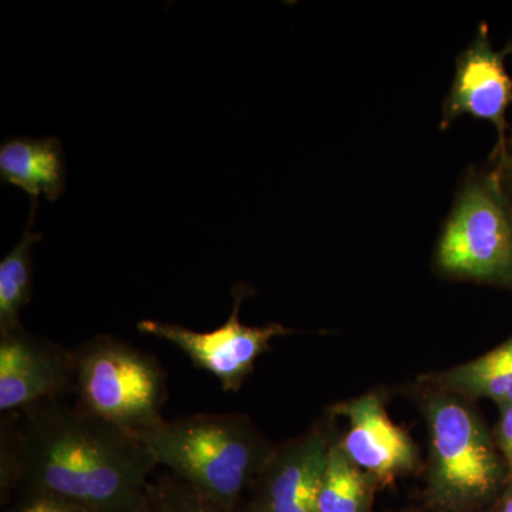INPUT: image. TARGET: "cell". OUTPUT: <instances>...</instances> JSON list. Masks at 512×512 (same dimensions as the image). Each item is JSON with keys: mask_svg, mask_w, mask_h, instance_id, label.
<instances>
[{"mask_svg": "<svg viewBox=\"0 0 512 512\" xmlns=\"http://www.w3.org/2000/svg\"><path fill=\"white\" fill-rule=\"evenodd\" d=\"M508 45L501 52L491 45L488 26L483 23L470 45L460 53L450 92L443 104L441 128L446 130L461 116L490 121L498 134L493 153L507 141V110L512 103V79L505 69Z\"/></svg>", "mask_w": 512, "mask_h": 512, "instance_id": "obj_8", "label": "cell"}, {"mask_svg": "<svg viewBox=\"0 0 512 512\" xmlns=\"http://www.w3.org/2000/svg\"><path fill=\"white\" fill-rule=\"evenodd\" d=\"M448 392L512 403V336L487 355L448 370L439 379Z\"/></svg>", "mask_w": 512, "mask_h": 512, "instance_id": "obj_12", "label": "cell"}, {"mask_svg": "<svg viewBox=\"0 0 512 512\" xmlns=\"http://www.w3.org/2000/svg\"><path fill=\"white\" fill-rule=\"evenodd\" d=\"M64 154L55 137L12 138L0 147V177L5 183L28 192L32 200L40 195L56 201L64 192Z\"/></svg>", "mask_w": 512, "mask_h": 512, "instance_id": "obj_11", "label": "cell"}, {"mask_svg": "<svg viewBox=\"0 0 512 512\" xmlns=\"http://www.w3.org/2000/svg\"><path fill=\"white\" fill-rule=\"evenodd\" d=\"M10 414L0 453L3 501L50 494L92 512L143 511L157 464L134 434L63 399Z\"/></svg>", "mask_w": 512, "mask_h": 512, "instance_id": "obj_1", "label": "cell"}, {"mask_svg": "<svg viewBox=\"0 0 512 512\" xmlns=\"http://www.w3.org/2000/svg\"><path fill=\"white\" fill-rule=\"evenodd\" d=\"M335 412L349 421L340 446L377 483H390L412 470L416 464V447L406 431L390 419L377 394L338 404Z\"/></svg>", "mask_w": 512, "mask_h": 512, "instance_id": "obj_10", "label": "cell"}, {"mask_svg": "<svg viewBox=\"0 0 512 512\" xmlns=\"http://www.w3.org/2000/svg\"><path fill=\"white\" fill-rule=\"evenodd\" d=\"M328 430H309L275 448L245 498L247 512H318L320 481L330 450Z\"/></svg>", "mask_w": 512, "mask_h": 512, "instance_id": "obj_9", "label": "cell"}, {"mask_svg": "<svg viewBox=\"0 0 512 512\" xmlns=\"http://www.w3.org/2000/svg\"><path fill=\"white\" fill-rule=\"evenodd\" d=\"M503 512H512V497L508 498L507 503L504 505V511Z\"/></svg>", "mask_w": 512, "mask_h": 512, "instance_id": "obj_19", "label": "cell"}, {"mask_svg": "<svg viewBox=\"0 0 512 512\" xmlns=\"http://www.w3.org/2000/svg\"><path fill=\"white\" fill-rule=\"evenodd\" d=\"M244 298V291L237 289L227 322L211 332H195L153 319L141 320L137 329L180 349L197 369L218 379L225 392H238L254 370L256 360L271 348L272 340L292 333L281 323L244 325L239 320V308Z\"/></svg>", "mask_w": 512, "mask_h": 512, "instance_id": "obj_6", "label": "cell"}, {"mask_svg": "<svg viewBox=\"0 0 512 512\" xmlns=\"http://www.w3.org/2000/svg\"><path fill=\"white\" fill-rule=\"evenodd\" d=\"M436 264L454 278L512 285V217L491 167L464 178L441 229Z\"/></svg>", "mask_w": 512, "mask_h": 512, "instance_id": "obj_4", "label": "cell"}, {"mask_svg": "<svg viewBox=\"0 0 512 512\" xmlns=\"http://www.w3.org/2000/svg\"><path fill=\"white\" fill-rule=\"evenodd\" d=\"M77 406L111 426L137 434L164 420L167 375L156 356L110 335L73 350Z\"/></svg>", "mask_w": 512, "mask_h": 512, "instance_id": "obj_3", "label": "cell"}, {"mask_svg": "<svg viewBox=\"0 0 512 512\" xmlns=\"http://www.w3.org/2000/svg\"><path fill=\"white\" fill-rule=\"evenodd\" d=\"M500 426H498V443L503 453L505 463L512 476V403L501 407Z\"/></svg>", "mask_w": 512, "mask_h": 512, "instance_id": "obj_18", "label": "cell"}, {"mask_svg": "<svg viewBox=\"0 0 512 512\" xmlns=\"http://www.w3.org/2000/svg\"><path fill=\"white\" fill-rule=\"evenodd\" d=\"M377 481L360 470L339 441L330 444L318 495V512H369Z\"/></svg>", "mask_w": 512, "mask_h": 512, "instance_id": "obj_13", "label": "cell"}, {"mask_svg": "<svg viewBox=\"0 0 512 512\" xmlns=\"http://www.w3.org/2000/svg\"><path fill=\"white\" fill-rule=\"evenodd\" d=\"M74 352L23 326L0 333V412L10 414L74 390Z\"/></svg>", "mask_w": 512, "mask_h": 512, "instance_id": "obj_7", "label": "cell"}, {"mask_svg": "<svg viewBox=\"0 0 512 512\" xmlns=\"http://www.w3.org/2000/svg\"><path fill=\"white\" fill-rule=\"evenodd\" d=\"M424 407L431 441V498L441 510L466 511L498 487L500 458L476 414L456 397L434 396Z\"/></svg>", "mask_w": 512, "mask_h": 512, "instance_id": "obj_5", "label": "cell"}, {"mask_svg": "<svg viewBox=\"0 0 512 512\" xmlns=\"http://www.w3.org/2000/svg\"><path fill=\"white\" fill-rule=\"evenodd\" d=\"M36 210L37 201L32 200L28 225L19 244L0 262V333L22 326L20 311L32 296V248L42 241V235L32 232Z\"/></svg>", "mask_w": 512, "mask_h": 512, "instance_id": "obj_14", "label": "cell"}, {"mask_svg": "<svg viewBox=\"0 0 512 512\" xmlns=\"http://www.w3.org/2000/svg\"><path fill=\"white\" fill-rule=\"evenodd\" d=\"M157 466L207 495L242 507L275 448L245 414H194L134 434Z\"/></svg>", "mask_w": 512, "mask_h": 512, "instance_id": "obj_2", "label": "cell"}, {"mask_svg": "<svg viewBox=\"0 0 512 512\" xmlns=\"http://www.w3.org/2000/svg\"><path fill=\"white\" fill-rule=\"evenodd\" d=\"M141 512H247L211 500L170 473L151 480Z\"/></svg>", "mask_w": 512, "mask_h": 512, "instance_id": "obj_15", "label": "cell"}, {"mask_svg": "<svg viewBox=\"0 0 512 512\" xmlns=\"http://www.w3.org/2000/svg\"><path fill=\"white\" fill-rule=\"evenodd\" d=\"M10 512H92L83 505L50 494L18 495Z\"/></svg>", "mask_w": 512, "mask_h": 512, "instance_id": "obj_16", "label": "cell"}, {"mask_svg": "<svg viewBox=\"0 0 512 512\" xmlns=\"http://www.w3.org/2000/svg\"><path fill=\"white\" fill-rule=\"evenodd\" d=\"M491 163V170L512 217V136L505 141L503 150L491 154Z\"/></svg>", "mask_w": 512, "mask_h": 512, "instance_id": "obj_17", "label": "cell"}]
</instances>
